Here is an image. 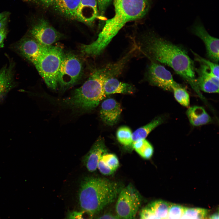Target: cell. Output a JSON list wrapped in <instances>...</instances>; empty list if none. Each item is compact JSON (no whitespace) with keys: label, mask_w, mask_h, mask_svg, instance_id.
Segmentation results:
<instances>
[{"label":"cell","mask_w":219,"mask_h":219,"mask_svg":"<svg viewBox=\"0 0 219 219\" xmlns=\"http://www.w3.org/2000/svg\"><path fill=\"white\" fill-rule=\"evenodd\" d=\"M192 31L200 38L205 44L208 57L213 62L219 61V39L210 36L200 22H196L193 26Z\"/></svg>","instance_id":"10"},{"label":"cell","mask_w":219,"mask_h":219,"mask_svg":"<svg viewBox=\"0 0 219 219\" xmlns=\"http://www.w3.org/2000/svg\"><path fill=\"white\" fill-rule=\"evenodd\" d=\"M195 58L197 61L207 66L210 69L213 74L217 77L219 78V65L211 61L203 58L196 54L192 51Z\"/></svg>","instance_id":"28"},{"label":"cell","mask_w":219,"mask_h":219,"mask_svg":"<svg viewBox=\"0 0 219 219\" xmlns=\"http://www.w3.org/2000/svg\"><path fill=\"white\" fill-rule=\"evenodd\" d=\"M5 29H4L0 31V47L6 36V32Z\"/></svg>","instance_id":"33"},{"label":"cell","mask_w":219,"mask_h":219,"mask_svg":"<svg viewBox=\"0 0 219 219\" xmlns=\"http://www.w3.org/2000/svg\"><path fill=\"white\" fill-rule=\"evenodd\" d=\"M122 109L120 104L113 98H108L103 101L100 111V117L106 125L112 126L117 122Z\"/></svg>","instance_id":"12"},{"label":"cell","mask_w":219,"mask_h":219,"mask_svg":"<svg viewBox=\"0 0 219 219\" xmlns=\"http://www.w3.org/2000/svg\"><path fill=\"white\" fill-rule=\"evenodd\" d=\"M8 16L5 17L0 21V31L5 28L7 24Z\"/></svg>","instance_id":"34"},{"label":"cell","mask_w":219,"mask_h":219,"mask_svg":"<svg viewBox=\"0 0 219 219\" xmlns=\"http://www.w3.org/2000/svg\"><path fill=\"white\" fill-rule=\"evenodd\" d=\"M186 208L180 205L170 203L168 219H180L184 214Z\"/></svg>","instance_id":"26"},{"label":"cell","mask_w":219,"mask_h":219,"mask_svg":"<svg viewBox=\"0 0 219 219\" xmlns=\"http://www.w3.org/2000/svg\"><path fill=\"white\" fill-rule=\"evenodd\" d=\"M111 0H96L98 8L100 13L103 14Z\"/></svg>","instance_id":"31"},{"label":"cell","mask_w":219,"mask_h":219,"mask_svg":"<svg viewBox=\"0 0 219 219\" xmlns=\"http://www.w3.org/2000/svg\"><path fill=\"white\" fill-rule=\"evenodd\" d=\"M115 15L107 20L97 39L87 46L92 55H99L127 22L144 16L149 8L148 0H113Z\"/></svg>","instance_id":"2"},{"label":"cell","mask_w":219,"mask_h":219,"mask_svg":"<svg viewBox=\"0 0 219 219\" xmlns=\"http://www.w3.org/2000/svg\"><path fill=\"white\" fill-rule=\"evenodd\" d=\"M15 86L11 71L9 68L0 70V99L2 98Z\"/></svg>","instance_id":"20"},{"label":"cell","mask_w":219,"mask_h":219,"mask_svg":"<svg viewBox=\"0 0 219 219\" xmlns=\"http://www.w3.org/2000/svg\"><path fill=\"white\" fill-rule=\"evenodd\" d=\"M208 212V210L207 209L186 207L184 214L195 219H204L206 217Z\"/></svg>","instance_id":"27"},{"label":"cell","mask_w":219,"mask_h":219,"mask_svg":"<svg viewBox=\"0 0 219 219\" xmlns=\"http://www.w3.org/2000/svg\"><path fill=\"white\" fill-rule=\"evenodd\" d=\"M144 41V49L149 57L171 67L199 92L193 62L184 50L153 33L146 35Z\"/></svg>","instance_id":"1"},{"label":"cell","mask_w":219,"mask_h":219,"mask_svg":"<svg viewBox=\"0 0 219 219\" xmlns=\"http://www.w3.org/2000/svg\"><path fill=\"white\" fill-rule=\"evenodd\" d=\"M148 78L152 84L165 90L173 91L175 88L180 86L174 81L170 71L154 62L149 67Z\"/></svg>","instance_id":"8"},{"label":"cell","mask_w":219,"mask_h":219,"mask_svg":"<svg viewBox=\"0 0 219 219\" xmlns=\"http://www.w3.org/2000/svg\"><path fill=\"white\" fill-rule=\"evenodd\" d=\"M209 219H219L218 210L217 212H215L210 215L209 217Z\"/></svg>","instance_id":"36"},{"label":"cell","mask_w":219,"mask_h":219,"mask_svg":"<svg viewBox=\"0 0 219 219\" xmlns=\"http://www.w3.org/2000/svg\"><path fill=\"white\" fill-rule=\"evenodd\" d=\"M170 203L158 200L149 203L146 206L156 215L162 219H168Z\"/></svg>","instance_id":"23"},{"label":"cell","mask_w":219,"mask_h":219,"mask_svg":"<svg viewBox=\"0 0 219 219\" xmlns=\"http://www.w3.org/2000/svg\"><path fill=\"white\" fill-rule=\"evenodd\" d=\"M98 8L96 0H81L76 11L75 19L90 25L97 16Z\"/></svg>","instance_id":"15"},{"label":"cell","mask_w":219,"mask_h":219,"mask_svg":"<svg viewBox=\"0 0 219 219\" xmlns=\"http://www.w3.org/2000/svg\"><path fill=\"white\" fill-rule=\"evenodd\" d=\"M190 123L194 126H199L209 123L211 118L202 107L193 106L189 108L186 112Z\"/></svg>","instance_id":"17"},{"label":"cell","mask_w":219,"mask_h":219,"mask_svg":"<svg viewBox=\"0 0 219 219\" xmlns=\"http://www.w3.org/2000/svg\"><path fill=\"white\" fill-rule=\"evenodd\" d=\"M204 219H209V218H208V217H205Z\"/></svg>","instance_id":"38"},{"label":"cell","mask_w":219,"mask_h":219,"mask_svg":"<svg viewBox=\"0 0 219 219\" xmlns=\"http://www.w3.org/2000/svg\"><path fill=\"white\" fill-rule=\"evenodd\" d=\"M123 68L119 61L110 64L94 71L80 87L63 100L68 106L81 111L92 110L106 97L104 85L108 78L114 77Z\"/></svg>","instance_id":"3"},{"label":"cell","mask_w":219,"mask_h":219,"mask_svg":"<svg viewBox=\"0 0 219 219\" xmlns=\"http://www.w3.org/2000/svg\"><path fill=\"white\" fill-rule=\"evenodd\" d=\"M172 92L175 99L179 103L185 107L189 106V96L186 90L180 85L175 88Z\"/></svg>","instance_id":"25"},{"label":"cell","mask_w":219,"mask_h":219,"mask_svg":"<svg viewBox=\"0 0 219 219\" xmlns=\"http://www.w3.org/2000/svg\"><path fill=\"white\" fill-rule=\"evenodd\" d=\"M106 95L115 93L132 94L134 87L130 85L121 82L114 77L107 79L104 85Z\"/></svg>","instance_id":"16"},{"label":"cell","mask_w":219,"mask_h":219,"mask_svg":"<svg viewBox=\"0 0 219 219\" xmlns=\"http://www.w3.org/2000/svg\"><path fill=\"white\" fill-rule=\"evenodd\" d=\"M30 34L35 40L41 44L50 46L59 40L61 33L46 20H39L32 27Z\"/></svg>","instance_id":"9"},{"label":"cell","mask_w":219,"mask_h":219,"mask_svg":"<svg viewBox=\"0 0 219 219\" xmlns=\"http://www.w3.org/2000/svg\"><path fill=\"white\" fill-rule=\"evenodd\" d=\"M81 0H55L53 4L57 11L68 18L75 19L77 8Z\"/></svg>","instance_id":"19"},{"label":"cell","mask_w":219,"mask_h":219,"mask_svg":"<svg viewBox=\"0 0 219 219\" xmlns=\"http://www.w3.org/2000/svg\"><path fill=\"white\" fill-rule=\"evenodd\" d=\"M64 54L60 47L50 46L34 64L47 85L54 90L57 87L58 75Z\"/></svg>","instance_id":"5"},{"label":"cell","mask_w":219,"mask_h":219,"mask_svg":"<svg viewBox=\"0 0 219 219\" xmlns=\"http://www.w3.org/2000/svg\"><path fill=\"white\" fill-rule=\"evenodd\" d=\"M163 122V119L161 117H158L136 130L132 133L133 142L140 139H145L152 130L162 123Z\"/></svg>","instance_id":"21"},{"label":"cell","mask_w":219,"mask_h":219,"mask_svg":"<svg viewBox=\"0 0 219 219\" xmlns=\"http://www.w3.org/2000/svg\"><path fill=\"white\" fill-rule=\"evenodd\" d=\"M140 215V219H162L156 215L146 206L142 210Z\"/></svg>","instance_id":"30"},{"label":"cell","mask_w":219,"mask_h":219,"mask_svg":"<svg viewBox=\"0 0 219 219\" xmlns=\"http://www.w3.org/2000/svg\"><path fill=\"white\" fill-rule=\"evenodd\" d=\"M49 46L43 45L35 40L26 39L20 42L19 49L24 56L34 65Z\"/></svg>","instance_id":"14"},{"label":"cell","mask_w":219,"mask_h":219,"mask_svg":"<svg viewBox=\"0 0 219 219\" xmlns=\"http://www.w3.org/2000/svg\"><path fill=\"white\" fill-rule=\"evenodd\" d=\"M196 70L198 77L196 79L199 89L207 93H218L219 78L216 76L207 65L200 63Z\"/></svg>","instance_id":"11"},{"label":"cell","mask_w":219,"mask_h":219,"mask_svg":"<svg viewBox=\"0 0 219 219\" xmlns=\"http://www.w3.org/2000/svg\"><path fill=\"white\" fill-rule=\"evenodd\" d=\"M96 219H118L116 216L110 213L104 214L98 217Z\"/></svg>","instance_id":"32"},{"label":"cell","mask_w":219,"mask_h":219,"mask_svg":"<svg viewBox=\"0 0 219 219\" xmlns=\"http://www.w3.org/2000/svg\"><path fill=\"white\" fill-rule=\"evenodd\" d=\"M93 216L82 211H73L70 212L67 219H92Z\"/></svg>","instance_id":"29"},{"label":"cell","mask_w":219,"mask_h":219,"mask_svg":"<svg viewBox=\"0 0 219 219\" xmlns=\"http://www.w3.org/2000/svg\"><path fill=\"white\" fill-rule=\"evenodd\" d=\"M119 166V162L116 156L113 154L106 153L100 159L97 168L103 175H109L113 173Z\"/></svg>","instance_id":"18"},{"label":"cell","mask_w":219,"mask_h":219,"mask_svg":"<svg viewBox=\"0 0 219 219\" xmlns=\"http://www.w3.org/2000/svg\"><path fill=\"white\" fill-rule=\"evenodd\" d=\"M132 133L128 127L125 126L120 127L116 131L117 139L120 143L125 146H132Z\"/></svg>","instance_id":"24"},{"label":"cell","mask_w":219,"mask_h":219,"mask_svg":"<svg viewBox=\"0 0 219 219\" xmlns=\"http://www.w3.org/2000/svg\"><path fill=\"white\" fill-rule=\"evenodd\" d=\"M132 146L135 151L144 159H149L153 155V147L145 139H140L134 141Z\"/></svg>","instance_id":"22"},{"label":"cell","mask_w":219,"mask_h":219,"mask_svg":"<svg viewBox=\"0 0 219 219\" xmlns=\"http://www.w3.org/2000/svg\"><path fill=\"white\" fill-rule=\"evenodd\" d=\"M82 69V63L75 55L64 54L57 76L60 89L65 90L73 86L80 78Z\"/></svg>","instance_id":"7"},{"label":"cell","mask_w":219,"mask_h":219,"mask_svg":"<svg viewBox=\"0 0 219 219\" xmlns=\"http://www.w3.org/2000/svg\"><path fill=\"white\" fill-rule=\"evenodd\" d=\"M78 193L81 210L94 215L114 202L123 188L119 183L105 178L87 177Z\"/></svg>","instance_id":"4"},{"label":"cell","mask_w":219,"mask_h":219,"mask_svg":"<svg viewBox=\"0 0 219 219\" xmlns=\"http://www.w3.org/2000/svg\"><path fill=\"white\" fill-rule=\"evenodd\" d=\"M43 4L47 5L49 6L53 4L55 0H39Z\"/></svg>","instance_id":"35"},{"label":"cell","mask_w":219,"mask_h":219,"mask_svg":"<svg viewBox=\"0 0 219 219\" xmlns=\"http://www.w3.org/2000/svg\"><path fill=\"white\" fill-rule=\"evenodd\" d=\"M9 13L8 12H3L0 13V21L4 18L8 16Z\"/></svg>","instance_id":"37"},{"label":"cell","mask_w":219,"mask_h":219,"mask_svg":"<svg viewBox=\"0 0 219 219\" xmlns=\"http://www.w3.org/2000/svg\"><path fill=\"white\" fill-rule=\"evenodd\" d=\"M106 153L107 149L104 139L99 137L83 157V163L88 171L93 172L97 169L98 163L101 157Z\"/></svg>","instance_id":"13"},{"label":"cell","mask_w":219,"mask_h":219,"mask_svg":"<svg viewBox=\"0 0 219 219\" xmlns=\"http://www.w3.org/2000/svg\"><path fill=\"white\" fill-rule=\"evenodd\" d=\"M141 202V195L132 185L123 187L117 197L116 216L118 219H135Z\"/></svg>","instance_id":"6"}]
</instances>
